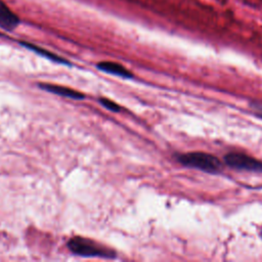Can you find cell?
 Wrapping results in <instances>:
<instances>
[{
  "mask_svg": "<svg viewBox=\"0 0 262 262\" xmlns=\"http://www.w3.org/2000/svg\"><path fill=\"white\" fill-rule=\"evenodd\" d=\"M176 160L185 167L198 169L207 173H219L222 169L221 161L214 155L204 151H189L176 156Z\"/></svg>",
  "mask_w": 262,
  "mask_h": 262,
  "instance_id": "cell-1",
  "label": "cell"
},
{
  "mask_svg": "<svg viewBox=\"0 0 262 262\" xmlns=\"http://www.w3.org/2000/svg\"><path fill=\"white\" fill-rule=\"evenodd\" d=\"M68 248L76 255L82 257H97L113 259L116 257V252L108 249L92 239L82 236H74L68 242Z\"/></svg>",
  "mask_w": 262,
  "mask_h": 262,
  "instance_id": "cell-2",
  "label": "cell"
},
{
  "mask_svg": "<svg viewBox=\"0 0 262 262\" xmlns=\"http://www.w3.org/2000/svg\"><path fill=\"white\" fill-rule=\"evenodd\" d=\"M224 163L234 169L239 171H250V172H262V162L253 158L249 155L239 151H230L226 154L223 158Z\"/></svg>",
  "mask_w": 262,
  "mask_h": 262,
  "instance_id": "cell-3",
  "label": "cell"
},
{
  "mask_svg": "<svg viewBox=\"0 0 262 262\" xmlns=\"http://www.w3.org/2000/svg\"><path fill=\"white\" fill-rule=\"evenodd\" d=\"M20 23L19 17L6 5L5 2L0 0V28L4 31H13Z\"/></svg>",
  "mask_w": 262,
  "mask_h": 262,
  "instance_id": "cell-4",
  "label": "cell"
},
{
  "mask_svg": "<svg viewBox=\"0 0 262 262\" xmlns=\"http://www.w3.org/2000/svg\"><path fill=\"white\" fill-rule=\"evenodd\" d=\"M39 87L42 88L43 90L50 92V93H54L63 97H69L72 99H78V100H82L84 99L85 95L79 91H76L72 88L66 87V86H60V85H55V84H49V83H40Z\"/></svg>",
  "mask_w": 262,
  "mask_h": 262,
  "instance_id": "cell-5",
  "label": "cell"
},
{
  "mask_svg": "<svg viewBox=\"0 0 262 262\" xmlns=\"http://www.w3.org/2000/svg\"><path fill=\"white\" fill-rule=\"evenodd\" d=\"M96 67L98 70L105 72L107 74L116 75L125 79L133 78V74L129 70H127L121 63H118L115 61H100L96 64Z\"/></svg>",
  "mask_w": 262,
  "mask_h": 262,
  "instance_id": "cell-6",
  "label": "cell"
},
{
  "mask_svg": "<svg viewBox=\"0 0 262 262\" xmlns=\"http://www.w3.org/2000/svg\"><path fill=\"white\" fill-rule=\"evenodd\" d=\"M19 44L21 46H24V47L34 51L35 53H37V54H39L41 56H44L45 58H48V59H50V60H52L54 62L61 63V64H68V66L71 64V62L69 60L64 59L63 57H61V56H59V55H57V54H55V53H53V52H51V51H49L47 49H44V48H42V47H40L38 45H35L33 43H30V42H25V41H19Z\"/></svg>",
  "mask_w": 262,
  "mask_h": 262,
  "instance_id": "cell-7",
  "label": "cell"
},
{
  "mask_svg": "<svg viewBox=\"0 0 262 262\" xmlns=\"http://www.w3.org/2000/svg\"><path fill=\"white\" fill-rule=\"evenodd\" d=\"M98 101H99V103H100L102 106H104L105 108H107V110H108V111H111V112L118 113V112H120V111H121V106H120L119 104H117L115 101L111 100V99L100 97Z\"/></svg>",
  "mask_w": 262,
  "mask_h": 262,
  "instance_id": "cell-8",
  "label": "cell"
},
{
  "mask_svg": "<svg viewBox=\"0 0 262 262\" xmlns=\"http://www.w3.org/2000/svg\"><path fill=\"white\" fill-rule=\"evenodd\" d=\"M252 107L254 108V114L255 116L259 117L262 119V104H257V103H253Z\"/></svg>",
  "mask_w": 262,
  "mask_h": 262,
  "instance_id": "cell-9",
  "label": "cell"
}]
</instances>
